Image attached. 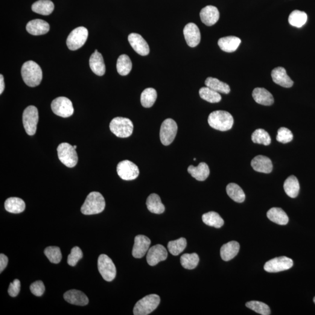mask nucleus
Wrapping results in <instances>:
<instances>
[{"instance_id":"nucleus-10","label":"nucleus","mask_w":315,"mask_h":315,"mask_svg":"<svg viewBox=\"0 0 315 315\" xmlns=\"http://www.w3.org/2000/svg\"><path fill=\"white\" fill-rule=\"evenodd\" d=\"M177 125L172 119L165 120L160 126V140L163 145L167 146L172 144L176 136Z\"/></svg>"},{"instance_id":"nucleus-5","label":"nucleus","mask_w":315,"mask_h":315,"mask_svg":"<svg viewBox=\"0 0 315 315\" xmlns=\"http://www.w3.org/2000/svg\"><path fill=\"white\" fill-rule=\"evenodd\" d=\"M160 297L156 294H150L139 300L134 306V315H147L156 309L160 303Z\"/></svg>"},{"instance_id":"nucleus-44","label":"nucleus","mask_w":315,"mask_h":315,"mask_svg":"<svg viewBox=\"0 0 315 315\" xmlns=\"http://www.w3.org/2000/svg\"><path fill=\"white\" fill-rule=\"evenodd\" d=\"M45 255L52 263L57 264L61 261L62 255L59 247L57 246H49L46 247Z\"/></svg>"},{"instance_id":"nucleus-3","label":"nucleus","mask_w":315,"mask_h":315,"mask_svg":"<svg viewBox=\"0 0 315 315\" xmlns=\"http://www.w3.org/2000/svg\"><path fill=\"white\" fill-rule=\"evenodd\" d=\"M208 122L215 130L226 131L233 126V118L227 111L216 110L210 114Z\"/></svg>"},{"instance_id":"nucleus-9","label":"nucleus","mask_w":315,"mask_h":315,"mask_svg":"<svg viewBox=\"0 0 315 315\" xmlns=\"http://www.w3.org/2000/svg\"><path fill=\"white\" fill-rule=\"evenodd\" d=\"M88 36V31L87 28L83 26L75 28L67 37V47L71 51H77L84 46Z\"/></svg>"},{"instance_id":"nucleus-6","label":"nucleus","mask_w":315,"mask_h":315,"mask_svg":"<svg viewBox=\"0 0 315 315\" xmlns=\"http://www.w3.org/2000/svg\"><path fill=\"white\" fill-rule=\"evenodd\" d=\"M58 159L64 165L73 168L77 164L78 156L75 149L69 143H61L57 147Z\"/></svg>"},{"instance_id":"nucleus-42","label":"nucleus","mask_w":315,"mask_h":315,"mask_svg":"<svg viewBox=\"0 0 315 315\" xmlns=\"http://www.w3.org/2000/svg\"><path fill=\"white\" fill-rule=\"evenodd\" d=\"M187 246L186 239L180 238L177 240L170 241L168 244V248L172 255L177 256L182 253Z\"/></svg>"},{"instance_id":"nucleus-53","label":"nucleus","mask_w":315,"mask_h":315,"mask_svg":"<svg viewBox=\"0 0 315 315\" xmlns=\"http://www.w3.org/2000/svg\"><path fill=\"white\" fill-rule=\"evenodd\" d=\"M193 159H194V160H196V159H195V158H194Z\"/></svg>"},{"instance_id":"nucleus-20","label":"nucleus","mask_w":315,"mask_h":315,"mask_svg":"<svg viewBox=\"0 0 315 315\" xmlns=\"http://www.w3.org/2000/svg\"><path fill=\"white\" fill-rule=\"evenodd\" d=\"M251 165L256 172L270 174L273 170V163L269 158L263 156H258L251 161Z\"/></svg>"},{"instance_id":"nucleus-13","label":"nucleus","mask_w":315,"mask_h":315,"mask_svg":"<svg viewBox=\"0 0 315 315\" xmlns=\"http://www.w3.org/2000/svg\"><path fill=\"white\" fill-rule=\"evenodd\" d=\"M293 260L286 256L278 257L265 262L264 269L268 273H278L293 267Z\"/></svg>"},{"instance_id":"nucleus-41","label":"nucleus","mask_w":315,"mask_h":315,"mask_svg":"<svg viewBox=\"0 0 315 315\" xmlns=\"http://www.w3.org/2000/svg\"><path fill=\"white\" fill-rule=\"evenodd\" d=\"M252 140L256 144L268 145L271 143V137L266 131L262 128L256 130L252 134Z\"/></svg>"},{"instance_id":"nucleus-40","label":"nucleus","mask_w":315,"mask_h":315,"mask_svg":"<svg viewBox=\"0 0 315 315\" xmlns=\"http://www.w3.org/2000/svg\"><path fill=\"white\" fill-rule=\"evenodd\" d=\"M199 95L201 98L210 103H218L221 100L220 93L209 87H203L199 90Z\"/></svg>"},{"instance_id":"nucleus-31","label":"nucleus","mask_w":315,"mask_h":315,"mask_svg":"<svg viewBox=\"0 0 315 315\" xmlns=\"http://www.w3.org/2000/svg\"><path fill=\"white\" fill-rule=\"evenodd\" d=\"M54 9L53 3L51 0H39L32 5V10L43 16H49Z\"/></svg>"},{"instance_id":"nucleus-35","label":"nucleus","mask_w":315,"mask_h":315,"mask_svg":"<svg viewBox=\"0 0 315 315\" xmlns=\"http://www.w3.org/2000/svg\"><path fill=\"white\" fill-rule=\"evenodd\" d=\"M202 220L207 226L215 227L216 228H220L224 224L223 219L217 212L214 211H210L203 214Z\"/></svg>"},{"instance_id":"nucleus-38","label":"nucleus","mask_w":315,"mask_h":315,"mask_svg":"<svg viewBox=\"0 0 315 315\" xmlns=\"http://www.w3.org/2000/svg\"><path fill=\"white\" fill-rule=\"evenodd\" d=\"M157 98V90L153 88H148L143 90L141 95V103L143 107L146 108L153 106Z\"/></svg>"},{"instance_id":"nucleus-14","label":"nucleus","mask_w":315,"mask_h":315,"mask_svg":"<svg viewBox=\"0 0 315 315\" xmlns=\"http://www.w3.org/2000/svg\"><path fill=\"white\" fill-rule=\"evenodd\" d=\"M167 257L168 252L166 248L162 245H156L149 249L147 261L151 266H154L160 262L165 261Z\"/></svg>"},{"instance_id":"nucleus-18","label":"nucleus","mask_w":315,"mask_h":315,"mask_svg":"<svg viewBox=\"0 0 315 315\" xmlns=\"http://www.w3.org/2000/svg\"><path fill=\"white\" fill-rule=\"evenodd\" d=\"M201 21L207 26H211L215 24L220 18V13L214 6H206L201 10L200 13Z\"/></svg>"},{"instance_id":"nucleus-33","label":"nucleus","mask_w":315,"mask_h":315,"mask_svg":"<svg viewBox=\"0 0 315 315\" xmlns=\"http://www.w3.org/2000/svg\"><path fill=\"white\" fill-rule=\"evenodd\" d=\"M206 87L215 90L218 93H224V94H228L230 91V87L226 83L222 82L217 78L212 77H208L205 81Z\"/></svg>"},{"instance_id":"nucleus-52","label":"nucleus","mask_w":315,"mask_h":315,"mask_svg":"<svg viewBox=\"0 0 315 315\" xmlns=\"http://www.w3.org/2000/svg\"><path fill=\"white\" fill-rule=\"evenodd\" d=\"M314 302L315 303V297H314Z\"/></svg>"},{"instance_id":"nucleus-12","label":"nucleus","mask_w":315,"mask_h":315,"mask_svg":"<svg viewBox=\"0 0 315 315\" xmlns=\"http://www.w3.org/2000/svg\"><path fill=\"white\" fill-rule=\"evenodd\" d=\"M117 172L120 177L124 180L136 179L140 174L138 166L128 160H122L118 163Z\"/></svg>"},{"instance_id":"nucleus-7","label":"nucleus","mask_w":315,"mask_h":315,"mask_svg":"<svg viewBox=\"0 0 315 315\" xmlns=\"http://www.w3.org/2000/svg\"><path fill=\"white\" fill-rule=\"evenodd\" d=\"M39 121V113L34 106H29L23 111L22 122L26 133L33 136L36 132L37 125Z\"/></svg>"},{"instance_id":"nucleus-43","label":"nucleus","mask_w":315,"mask_h":315,"mask_svg":"<svg viewBox=\"0 0 315 315\" xmlns=\"http://www.w3.org/2000/svg\"><path fill=\"white\" fill-rule=\"evenodd\" d=\"M246 307L252 309L253 311L262 315H269L271 314V311L269 306L265 303L262 302L253 301L248 302L246 303Z\"/></svg>"},{"instance_id":"nucleus-24","label":"nucleus","mask_w":315,"mask_h":315,"mask_svg":"<svg viewBox=\"0 0 315 315\" xmlns=\"http://www.w3.org/2000/svg\"><path fill=\"white\" fill-rule=\"evenodd\" d=\"M253 98L256 103L270 106L274 104V98L271 93L263 88H256L252 93Z\"/></svg>"},{"instance_id":"nucleus-15","label":"nucleus","mask_w":315,"mask_h":315,"mask_svg":"<svg viewBox=\"0 0 315 315\" xmlns=\"http://www.w3.org/2000/svg\"><path fill=\"white\" fill-rule=\"evenodd\" d=\"M184 36L188 46L194 48L200 43L201 34L198 26L194 23H189L183 29Z\"/></svg>"},{"instance_id":"nucleus-11","label":"nucleus","mask_w":315,"mask_h":315,"mask_svg":"<svg viewBox=\"0 0 315 315\" xmlns=\"http://www.w3.org/2000/svg\"><path fill=\"white\" fill-rule=\"evenodd\" d=\"M51 107L52 112L62 118H69L74 113V107L71 101L66 97H58L52 101Z\"/></svg>"},{"instance_id":"nucleus-4","label":"nucleus","mask_w":315,"mask_h":315,"mask_svg":"<svg viewBox=\"0 0 315 315\" xmlns=\"http://www.w3.org/2000/svg\"><path fill=\"white\" fill-rule=\"evenodd\" d=\"M110 130L120 138H127L133 133L134 125L129 119L117 117L110 122Z\"/></svg>"},{"instance_id":"nucleus-32","label":"nucleus","mask_w":315,"mask_h":315,"mask_svg":"<svg viewBox=\"0 0 315 315\" xmlns=\"http://www.w3.org/2000/svg\"><path fill=\"white\" fill-rule=\"evenodd\" d=\"M284 189L285 193L291 198H296L299 192V183L297 178L292 175L285 180L284 183Z\"/></svg>"},{"instance_id":"nucleus-36","label":"nucleus","mask_w":315,"mask_h":315,"mask_svg":"<svg viewBox=\"0 0 315 315\" xmlns=\"http://www.w3.org/2000/svg\"><path fill=\"white\" fill-rule=\"evenodd\" d=\"M117 70L120 75H127L132 69V62L126 54H122L118 58L116 64Z\"/></svg>"},{"instance_id":"nucleus-30","label":"nucleus","mask_w":315,"mask_h":315,"mask_svg":"<svg viewBox=\"0 0 315 315\" xmlns=\"http://www.w3.org/2000/svg\"><path fill=\"white\" fill-rule=\"evenodd\" d=\"M146 204L149 211L154 214H160L165 211V206L162 203L159 195L157 194L149 195Z\"/></svg>"},{"instance_id":"nucleus-27","label":"nucleus","mask_w":315,"mask_h":315,"mask_svg":"<svg viewBox=\"0 0 315 315\" xmlns=\"http://www.w3.org/2000/svg\"><path fill=\"white\" fill-rule=\"evenodd\" d=\"M188 171L192 177L198 181L205 180L210 175V169L205 162H201L197 166H189Z\"/></svg>"},{"instance_id":"nucleus-39","label":"nucleus","mask_w":315,"mask_h":315,"mask_svg":"<svg viewBox=\"0 0 315 315\" xmlns=\"http://www.w3.org/2000/svg\"><path fill=\"white\" fill-rule=\"evenodd\" d=\"M199 262V257L197 253H185L180 258V263L186 269H194Z\"/></svg>"},{"instance_id":"nucleus-37","label":"nucleus","mask_w":315,"mask_h":315,"mask_svg":"<svg viewBox=\"0 0 315 315\" xmlns=\"http://www.w3.org/2000/svg\"><path fill=\"white\" fill-rule=\"evenodd\" d=\"M308 16L305 12L295 10L292 12L288 17L289 23L297 28H301L307 21Z\"/></svg>"},{"instance_id":"nucleus-47","label":"nucleus","mask_w":315,"mask_h":315,"mask_svg":"<svg viewBox=\"0 0 315 315\" xmlns=\"http://www.w3.org/2000/svg\"><path fill=\"white\" fill-rule=\"evenodd\" d=\"M30 290L34 296L41 297L45 293V285L42 281H35L31 285Z\"/></svg>"},{"instance_id":"nucleus-8","label":"nucleus","mask_w":315,"mask_h":315,"mask_svg":"<svg viewBox=\"0 0 315 315\" xmlns=\"http://www.w3.org/2000/svg\"><path fill=\"white\" fill-rule=\"evenodd\" d=\"M98 268L99 273L106 281H112L116 276V268L115 264L109 256L102 254L99 256Z\"/></svg>"},{"instance_id":"nucleus-50","label":"nucleus","mask_w":315,"mask_h":315,"mask_svg":"<svg viewBox=\"0 0 315 315\" xmlns=\"http://www.w3.org/2000/svg\"><path fill=\"white\" fill-rule=\"evenodd\" d=\"M5 88L4 77L2 74L0 75V94H2Z\"/></svg>"},{"instance_id":"nucleus-23","label":"nucleus","mask_w":315,"mask_h":315,"mask_svg":"<svg viewBox=\"0 0 315 315\" xmlns=\"http://www.w3.org/2000/svg\"><path fill=\"white\" fill-rule=\"evenodd\" d=\"M89 66L93 72L98 76H102L106 71V67L102 55L97 50L91 55L89 59Z\"/></svg>"},{"instance_id":"nucleus-2","label":"nucleus","mask_w":315,"mask_h":315,"mask_svg":"<svg viewBox=\"0 0 315 315\" xmlns=\"http://www.w3.org/2000/svg\"><path fill=\"white\" fill-rule=\"evenodd\" d=\"M106 203L100 192H92L88 195L82 206L81 211L84 215L98 214L104 211Z\"/></svg>"},{"instance_id":"nucleus-45","label":"nucleus","mask_w":315,"mask_h":315,"mask_svg":"<svg viewBox=\"0 0 315 315\" xmlns=\"http://www.w3.org/2000/svg\"><path fill=\"white\" fill-rule=\"evenodd\" d=\"M277 141L286 144L290 142L293 139V134L290 130L285 127L280 128L276 137Z\"/></svg>"},{"instance_id":"nucleus-48","label":"nucleus","mask_w":315,"mask_h":315,"mask_svg":"<svg viewBox=\"0 0 315 315\" xmlns=\"http://www.w3.org/2000/svg\"><path fill=\"white\" fill-rule=\"evenodd\" d=\"M20 290V282L19 280L16 279L11 282L8 288V294L12 297H16L19 294Z\"/></svg>"},{"instance_id":"nucleus-26","label":"nucleus","mask_w":315,"mask_h":315,"mask_svg":"<svg viewBox=\"0 0 315 315\" xmlns=\"http://www.w3.org/2000/svg\"><path fill=\"white\" fill-rule=\"evenodd\" d=\"M241 43L239 37L229 36L222 37L219 39L218 45L222 51L227 52H232L237 50Z\"/></svg>"},{"instance_id":"nucleus-16","label":"nucleus","mask_w":315,"mask_h":315,"mask_svg":"<svg viewBox=\"0 0 315 315\" xmlns=\"http://www.w3.org/2000/svg\"><path fill=\"white\" fill-rule=\"evenodd\" d=\"M150 239L147 236L142 235L136 236L132 251L134 258L140 259L144 257L150 249Z\"/></svg>"},{"instance_id":"nucleus-19","label":"nucleus","mask_w":315,"mask_h":315,"mask_svg":"<svg viewBox=\"0 0 315 315\" xmlns=\"http://www.w3.org/2000/svg\"><path fill=\"white\" fill-rule=\"evenodd\" d=\"M271 77L274 83L282 87L291 88L293 86V81L289 77L283 67H279L274 69L271 71Z\"/></svg>"},{"instance_id":"nucleus-46","label":"nucleus","mask_w":315,"mask_h":315,"mask_svg":"<svg viewBox=\"0 0 315 315\" xmlns=\"http://www.w3.org/2000/svg\"><path fill=\"white\" fill-rule=\"evenodd\" d=\"M83 253L81 249L78 246H75L72 248L71 253L68 256L67 258V262L71 266H75L80 259L83 258Z\"/></svg>"},{"instance_id":"nucleus-29","label":"nucleus","mask_w":315,"mask_h":315,"mask_svg":"<svg viewBox=\"0 0 315 315\" xmlns=\"http://www.w3.org/2000/svg\"><path fill=\"white\" fill-rule=\"evenodd\" d=\"M5 209L9 212L13 214H19L25 209L24 201L18 197H10L6 200L4 203Z\"/></svg>"},{"instance_id":"nucleus-17","label":"nucleus","mask_w":315,"mask_h":315,"mask_svg":"<svg viewBox=\"0 0 315 315\" xmlns=\"http://www.w3.org/2000/svg\"><path fill=\"white\" fill-rule=\"evenodd\" d=\"M128 40L137 53L143 56L150 53V48L148 43L141 35L136 33L131 34L128 35Z\"/></svg>"},{"instance_id":"nucleus-25","label":"nucleus","mask_w":315,"mask_h":315,"mask_svg":"<svg viewBox=\"0 0 315 315\" xmlns=\"http://www.w3.org/2000/svg\"><path fill=\"white\" fill-rule=\"evenodd\" d=\"M239 248H240V245L238 242L236 241L229 242L224 244L220 250L222 259L224 261L228 262L234 258L238 255Z\"/></svg>"},{"instance_id":"nucleus-28","label":"nucleus","mask_w":315,"mask_h":315,"mask_svg":"<svg viewBox=\"0 0 315 315\" xmlns=\"http://www.w3.org/2000/svg\"><path fill=\"white\" fill-rule=\"evenodd\" d=\"M267 216L270 221L281 226L287 224L289 221L288 215L284 210L277 207H273L268 210Z\"/></svg>"},{"instance_id":"nucleus-51","label":"nucleus","mask_w":315,"mask_h":315,"mask_svg":"<svg viewBox=\"0 0 315 315\" xmlns=\"http://www.w3.org/2000/svg\"><path fill=\"white\" fill-rule=\"evenodd\" d=\"M75 149L77 148V145H74L73 146Z\"/></svg>"},{"instance_id":"nucleus-1","label":"nucleus","mask_w":315,"mask_h":315,"mask_svg":"<svg viewBox=\"0 0 315 315\" xmlns=\"http://www.w3.org/2000/svg\"><path fill=\"white\" fill-rule=\"evenodd\" d=\"M21 75L23 81L29 87H37L42 80V69L33 61H26L23 64Z\"/></svg>"},{"instance_id":"nucleus-49","label":"nucleus","mask_w":315,"mask_h":315,"mask_svg":"<svg viewBox=\"0 0 315 315\" xmlns=\"http://www.w3.org/2000/svg\"><path fill=\"white\" fill-rule=\"evenodd\" d=\"M8 259L7 256L4 254L1 253L0 255V273H2L8 264Z\"/></svg>"},{"instance_id":"nucleus-21","label":"nucleus","mask_w":315,"mask_h":315,"mask_svg":"<svg viewBox=\"0 0 315 315\" xmlns=\"http://www.w3.org/2000/svg\"><path fill=\"white\" fill-rule=\"evenodd\" d=\"M26 29L28 33L35 36H39L48 33L50 30V25L45 20L34 19L27 23Z\"/></svg>"},{"instance_id":"nucleus-34","label":"nucleus","mask_w":315,"mask_h":315,"mask_svg":"<svg viewBox=\"0 0 315 315\" xmlns=\"http://www.w3.org/2000/svg\"><path fill=\"white\" fill-rule=\"evenodd\" d=\"M226 191L229 197L235 202L242 203L245 201V192L237 184L234 183L228 184L227 186Z\"/></svg>"},{"instance_id":"nucleus-22","label":"nucleus","mask_w":315,"mask_h":315,"mask_svg":"<svg viewBox=\"0 0 315 315\" xmlns=\"http://www.w3.org/2000/svg\"><path fill=\"white\" fill-rule=\"evenodd\" d=\"M64 298L70 304L78 306H86L89 302V299L86 295L77 290L67 291L64 294Z\"/></svg>"}]
</instances>
